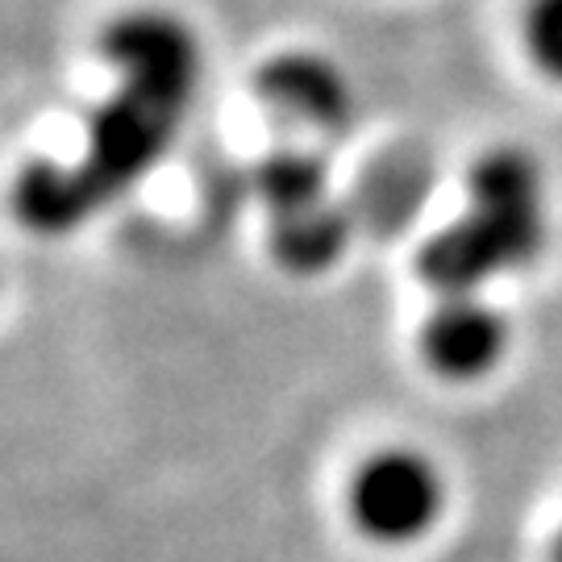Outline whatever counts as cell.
Returning <instances> with one entry per match:
<instances>
[{"instance_id": "1", "label": "cell", "mask_w": 562, "mask_h": 562, "mask_svg": "<svg viewBox=\"0 0 562 562\" xmlns=\"http://www.w3.org/2000/svg\"><path fill=\"white\" fill-rule=\"evenodd\" d=\"M546 204H467L454 225L425 241L417 271L442 296H475L483 283L542 255Z\"/></svg>"}, {"instance_id": "2", "label": "cell", "mask_w": 562, "mask_h": 562, "mask_svg": "<svg viewBox=\"0 0 562 562\" xmlns=\"http://www.w3.org/2000/svg\"><path fill=\"white\" fill-rule=\"evenodd\" d=\"M442 475L417 450L371 454L350 480V521L362 538L380 546L425 538L442 517Z\"/></svg>"}, {"instance_id": "3", "label": "cell", "mask_w": 562, "mask_h": 562, "mask_svg": "<svg viewBox=\"0 0 562 562\" xmlns=\"http://www.w3.org/2000/svg\"><path fill=\"white\" fill-rule=\"evenodd\" d=\"M101 55L121 76V88L183 113L201 80V46L171 13H125L109 21Z\"/></svg>"}, {"instance_id": "4", "label": "cell", "mask_w": 562, "mask_h": 562, "mask_svg": "<svg viewBox=\"0 0 562 562\" xmlns=\"http://www.w3.org/2000/svg\"><path fill=\"white\" fill-rule=\"evenodd\" d=\"M176 121H180L176 109L121 88L113 101H104L92 113L88 159L80 162L83 176L97 183L104 201H113L117 192H125L130 183L142 180L159 162V155L176 134Z\"/></svg>"}, {"instance_id": "5", "label": "cell", "mask_w": 562, "mask_h": 562, "mask_svg": "<svg viewBox=\"0 0 562 562\" xmlns=\"http://www.w3.org/2000/svg\"><path fill=\"white\" fill-rule=\"evenodd\" d=\"M508 350V322L475 296H446L422 329V359L454 383L487 375Z\"/></svg>"}, {"instance_id": "6", "label": "cell", "mask_w": 562, "mask_h": 562, "mask_svg": "<svg viewBox=\"0 0 562 562\" xmlns=\"http://www.w3.org/2000/svg\"><path fill=\"white\" fill-rule=\"evenodd\" d=\"M259 97L280 117L313 130H341L350 117V88L334 63L317 55H280L259 71Z\"/></svg>"}, {"instance_id": "7", "label": "cell", "mask_w": 562, "mask_h": 562, "mask_svg": "<svg viewBox=\"0 0 562 562\" xmlns=\"http://www.w3.org/2000/svg\"><path fill=\"white\" fill-rule=\"evenodd\" d=\"M18 217L38 234H67L83 225L104 196L97 183L83 176V167H59V162H34L18 180Z\"/></svg>"}, {"instance_id": "8", "label": "cell", "mask_w": 562, "mask_h": 562, "mask_svg": "<svg viewBox=\"0 0 562 562\" xmlns=\"http://www.w3.org/2000/svg\"><path fill=\"white\" fill-rule=\"evenodd\" d=\"M346 234H350V217L334 209L329 201L276 217L271 229V255L296 271V276H313L325 271L329 262H338V255L346 250Z\"/></svg>"}, {"instance_id": "9", "label": "cell", "mask_w": 562, "mask_h": 562, "mask_svg": "<svg viewBox=\"0 0 562 562\" xmlns=\"http://www.w3.org/2000/svg\"><path fill=\"white\" fill-rule=\"evenodd\" d=\"M259 196L271 217H288L325 201V162L308 150H280L259 167Z\"/></svg>"}, {"instance_id": "10", "label": "cell", "mask_w": 562, "mask_h": 562, "mask_svg": "<svg viewBox=\"0 0 562 562\" xmlns=\"http://www.w3.org/2000/svg\"><path fill=\"white\" fill-rule=\"evenodd\" d=\"M521 42L529 63L562 88V0H529L521 18Z\"/></svg>"}, {"instance_id": "11", "label": "cell", "mask_w": 562, "mask_h": 562, "mask_svg": "<svg viewBox=\"0 0 562 562\" xmlns=\"http://www.w3.org/2000/svg\"><path fill=\"white\" fill-rule=\"evenodd\" d=\"M550 562H562V533H559V542H554V559Z\"/></svg>"}]
</instances>
